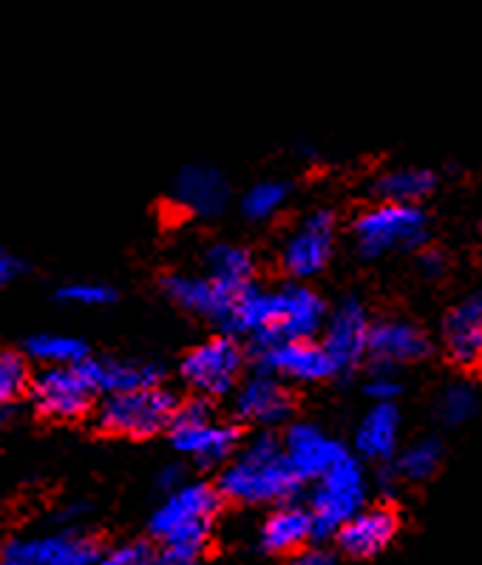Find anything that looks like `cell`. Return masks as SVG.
Returning a JSON list of instances; mask_svg holds the SVG:
<instances>
[{"label":"cell","instance_id":"6da1fadb","mask_svg":"<svg viewBox=\"0 0 482 565\" xmlns=\"http://www.w3.org/2000/svg\"><path fill=\"white\" fill-rule=\"evenodd\" d=\"M218 509L222 492L205 480H191L168 494L148 523L159 540V565H196L207 548Z\"/></svg>","mask_w":482,"mask_h":565},{"label":"cell","instance_id":"7a4b0ae2","mask_svg":"<svg viewBox=\"0 0 482 565\" xmlns=\"http://www.w3.org/2000/svg\"><path fill=\"white\" fill-rule=\"evenodd\" d=\"M301 489V478L292 472L285 440L261 433L247 440L236 458L218 475V492L233 503L281 505Z\"/></svg>","mask_w":482,"mask_h":565},{"label":"cell","instance_id":"3957f363","mask_svg":"<svg viewBox=\"0 0 482 565\" xmlns=\"http://www.w3.org/2000/svg\"><path fill=\"white\" fill-rule=\"evenodd\" d=\"M168 433H171V440L179 452L193 458L205 469H213L218 463L227 466L242 449L238 426L227 424V420H216L213 406L202 395H193V398L179 404Z\"/></svg>","mask_w":482,"mask_h":565},{"label":"cell","instance_id":"277c9868","mask_svg":"<svg viewBox=\"0 0 482 565\" xmlns=\"http://www.w3.org/2000/svg\"><path fill=\"white\" fill-rule=\"evenodd\" d=\"M352 239L361 256L377 259L386 253L424 250L429 225H426V213L417 205L377 202L364 213H357V220L352 222Z\"/></svg>","mask_w":482,"mask_h":565},{"label":"cell","instance_id":"5b68a950","mask_svg":"<svg viewBox=\"0 0 482 565\" xmlns=\"http://www.w3.org/2000/svg\"><path fill=\"white\" fill-rule=\"evenodd\" d=\"M179 401L165 386H146L133 393L103 395L94 409V420L103 433L122 438H151L171 429Z\"/></svg>","mask_w":482,"mask_h":565},{"label":"cell","instance_id":"8992f818","mask_svg":"<svg viewBox=\"0 0 482 565\" xmlns=\"http://www.w3.org/2000/svg\"><path fill=\"white\" fill-rule=\"evenodd\" d=\"M366 509V472L361 460L346 455L335 463L310 494V512L315 520V537H332Z\"/></svg>","mask_w":482,"mask_h":565},{"label":"cell","instance_id":"52a82bcc","mask_svg":"<svg viewBox=\"0 0 482 565\" xmlns=\"http://www.w3.org/2000/svg\"><path fill=\"white\" fill-rule=\"evenodd\" d=\"M245 370V350L233 335H213L202 341L182 359V381L202 398H222L238 390V379Z\"/></svg>","mask_w":482,"mask_h":565},{"label":"cell","instance_id":"ba28073f","mask_svg":"<svg viewBox=\"0 0 482 565\" xmlns=\"http://www.w3.org/2000/svg\"><path fill=\"white\" fill-rule=\"evenodd\" d=\"M97 386L79 366H40L34 373L29 398L32 406L49 420H79L86 418L97 401Z\"/></svg>","mask_w":482,"mask_h":565},{"label":"cell","instance_id":"9c48e42d","mask_svg":"<svg viewBox=\"0 0 482 565\" xmlns=\"http://www.w3.org/2000/svg\"><path fill=\"white\" fill-rule=\"evenodd\" d=\"M335 216L330 211L307 213L304 220L287 231L278 247V265L290 279H315L324 270L335 250Z\"/></svg>","mask_w":482,"mask_h":565},{"label":"cell","instance_id":"30bf717a","mask_svg":"<svg viewBox=\"0 0 482 565\" xmlns=\"http://www.w3.org/2000/svg\"><path fill=\"white\" fill-rule=\"evenodd\" d=\"M99 545L77 525H63L49 534L12 537L3 545L0 565H92Z\"/></svg>","mask_w":482,"mask_h":565},{"label":"cell","instance_id":"8fae6325","mask_svg":"<svg viewBox=\"0 0 482 565\" xmlns=\"http://www.w3.org/2000/svg\"><path fill=\"white\" fill-rule=\"evenodd\" d=\"M253 355H256L258 373L278 375L281 381L315 384V381H326L338 375L324 344H315L312 339L276 341V344L256 347Z\"/></svg>","mask_w":482,"mask_h":565},{"label":"cell","instance_id":"7c38bea8","mask_svg":"<svg viewBox=\"0 0 482 565\" xmlns=\"http://www.w3.org/2000/svg\"><path fill=\"white\" fill-rule=\"evenodd\" d=\"M372 324L366 307L357 299H344L326 316L324 324V350L330 353L338 375L352 373L361 361L369 355Z\"/></svg>","mask_w":482,"mask_h":565},{"label":"cell","instance_id":"4fadbf2b","mask_svg":"<svg viewBox=\"0 0 482 565\" xmlns=\"http://www.w3.org/2000/svg\"><path fill=\"white\" fill-rule=\"evenodd\" d=\"M292 409H296V398H292L290 386L270 373L250 375L233 393V413L247 424L278 426L290 418Z\"/></svg>","mask_w":482,"mask_h":565},{"label":"cell","instance_id":"5bb4252c","mask_svg":"<svg viewBox=\"0 0 482 565\" xmlns=\"http://www.w3.org/2000/svg\"><path fill=\"white\" fill-rule=\"evenodd\" d=\"M281 440H285V452L292 466V472L301 478V483L304 480H321L332 466L341 463L350 455L341 440L326 435L321 426L307 424V420L287 426V433Z\"/></svg>","mask_w":482,"mask_h":565},{"label":"cell","instance_id":"9a60e30c","mask_svg":"<svg viewBox=\"0 0 482 565\" xmlns=\"http://www.w3.org/2000/svg\"><path fill=\"white\" fill-rule=\"evenodd\" d=\"M159 287H162V294L179 310L199 316V319L218 321L222 327H225L227 316L233 310V301H236V296L225 290L218 281H213L207 273L205 276H196V273H165Z\"/></svg>","mask_w":482,"mask_h":565},{"label":"cell","instance_id":"2e32d148","mask_svg":"<svg viewBox=\"0 0 482 565\" xmlns=\"http://www.w3.org/2000/svg\"><path fill=\"white\" fill-rule=\"evenodd\" d=\"M443 350L457 366L482 370V294L457 301L440 324Z\"/></svg>","mask_w":482,"mask_h":565},{"label":"cell","instance_id":"e0dca14e","mask_svg":"<svg viewBox=\"0 0 482 565\" xmlns=\"http://www.w3.org/2000/svg\"><path fill=\"white\" fill-rule=\"evenodd\" d=\"M431 353V341L424 333V327L415 324L409 319H381L372 324L369 339V355L375 366H386V370H397V366L420 361Z\"/></svg>","mask_w":482,"mask_h":565},{"label":"cell","instance_id":"ac0fdd59","mask_svg":"<svg viewBox=\"0 0 482 565\" xmlns=\"http://www.w3.org/2000/svg\"><path fill=\"white\" fill-rule=\"evenodd\" d=\"M171 196L179 207L191 216L213 220L227 207L231 200V185L225 173L213 166H185L173 180Z\"/></svg>","mask_w":482,"mask_h":565},{"label":"cell","instance_id":"d6986e66","mask_svg":"<svg viewBox=\"0 0 482 565\" xmlns=\"http://www.w3.org/2000/svg\"><path fill=\"white\" fill-rule=\"evenodd\" d=\"M400 532V518L392 505H366L364 512H357L350 523L335 534L338 545L346 557L369 559L386 552L392 540Z\"/></svg>","mask_w":482,"mask_h":565},{"label":"cell","instance_id":"ffe728a7","mask_svg":"<svg viewBox=\"0 0 482 565\" xmlns=\"http://www.w3.org/2000/svg\"><path fill=\"white\" fill-rule=\"evenodd\" d=\"M326 316L330 313H326L324 299L307 285L292 281V285L278 287V324L270 344L290 339H312L318 330H324Z\"/></svg>","mask_w":482,"mask_h":565},{"label":"cell","instance_id":"44dd1931","mask_svg":"<svg viewBox=\"0 0 482 565\" xmlns=\"http://www.w3.org/2000/svg\"><path fill=\"white\" fill-rule=\"evenodd\" d=\"M312 537H315V520L310 505L281 503L258 529V548L272 557H285V554L304 552Z\"/></svg>","mask_w":482,"mask_h":565},{"label":"cell","instance_id":"7402d4cb","mask_svg":"<svg viewBox=\"0 0 482 565\" xmlns=\"http://www.w3.org/2000/svg\"><path fill=\"white\" fill-rule=\"evenodd\" d=\"M83 370L94 381L99 395L133 393V390H146V386H159V381H162V366L142 359L103 355V359H88Z\"/></svg>","mask_w":482,"mask_h":565},{"label":"cell","instance_id":"603a6c76","mask_svg":"<svg viewBox=\"0 0 482 565\" xmlns=\"http://www.w3.org/2000/svg\"><path fill=\"white\" fill-rule=\"evenodd\" d=\"M400 440V413L395 404H375L355 429V449L366 460H392Z\"/></svg>","mask_w":482,"mask_h":565},{"label":"cell","instance_id":"cb8c5ba5","mask_svg":"<svg viewBox=\"0 0 482 565\" xmlns=\"http://www.w3.org/2000/svg\"><path fill=\"white\" fill-rule=\"evenodd\" d=\"M205 265L207 276L218 281L225 290H231L233 296L245 294L247 287H253V279H256L253 253L242 245H233V242H216V245L207 247Z\"/></svg>","mask_w":482,"mask_h":565},{"label":"cell","instance_id":"d4e9b609","mask_svg":"<svg viewBox=\"0 0 482 565\" xmlns=\"http://www.w3.org/2000/svg\"><path fill=\"white\" fill-rule=\"evenodd\" d=\"M437 188V177L429 168H392L384 171L375 180L372 191H375L377 202H392V205H417L426 200Z\"/></svg>","mask_w":482,"mask_h":565},{"label":"cell","instance_id":"484cf974","mask_svg":"<svg viewBox=\"0 0 482 565\" xmlns=\"http://www.w3.org/2000/svg\"><path fill=\"white\" fill-rule=\"evenodd\" d=\"M23 350L40 366H79L92 359L86 341L66 333H38L26 341Z\"/></svg>","mask_w":482,"mask_h":565},{"label":"cell","instance_id":"4316f807","mask_svg":"<svg viewBox=\"0 0 482 565\" xmlns=\"http://www.w3.org/2000/svg\"><path fill=\"white\" fill-rule=\"evenodd\" d=\"M440 463H443V444L437 438H420L406 446L404 452L392 460L389 469L397 480L420 483V480H429L440 469Z\"/></svg>","mask_w":482,"mask_h":565},{"label":"cell","instance_id":"83f0119b","mask_svg":"<svg viewBox=\"0 0 482 565\" xmlns=\"http://www.w3.org/2000/svg\"><path fill=\"white\" fill-rule=\"evenodd\" d=\"M290 200V185L281 180H261L242 196V213L247 222H270L285 211Z\"/></svg>","mask_w":482,"mask_h":565},{"label":"cell","instance_id":"f1b7e54d","mask_svg":"<svg viewBox=\"0 0 482 565\" xmlns=\"http://www.w3.org/2000/svg\"><path fill=\"white\" fill-rule=\"evenodd\" d=\"M435 413L446 426L469 424L480 413V393L469 381H451L449 386H443V393L437 395Z\"/></svg>","mask_w":482,"mask_h":565},{"label":"cell","instance_id":"f546056e","mask_svg":"<svg viewBox=\"0 0 482 565\" xmlns=\"http://www.w3.org/2000/svg\"><path fill=\"white\" fill-rule=\"evenodd\" d=\"M32 379L34 375L29 370L26 355H20L18 350H3V355H0V401H3V413H9V406L29 393Z\"/></svg>","mask_w":482,"mask_h":565},{"label":"cell","instance_id":"4dcf8cb0","mask_svg":"<svg viewBox=\"0 0 482 565\" xmlns=\"http://www.w3.org/2000/svg\"><path fill=\"white\" fill-rule=\"evenodd\" d=\"M92 565H159V552H153L151 545L142 543V540H133V543L99 548Z\"/></svg>","mask_w":482,"mask_h":565},{"label":"cell","instance_id":"1f68e13d","mask_svg":"<svg viewBox=\"0 0 482 565\" xmlns=\"http://www.w3.org/2000/svg\"><path fill=\"white\" fill-rule=\"evenodd\" d=\"M57 299L74 307H103L114 301V290L103 281H72V285L60 287Z\"/></svg>","mask_w":482,"mask_h":565},{"label":"cell","instance_id":"d6a6232c","mask_svg":"<svg viewBox=\"0 0 482 565\" xmlns=\"http://www.w3.org/2000/svg\"><path fill=\"white\" fill-rule=\"evenodd\" d=\"M366 395H369L375 404H392V401L400 395V381H397L395 370H386V366H375L372 375L366 379Z\"/></svg>","mask_w":482,"mask_h":565},{"label":"cell","instance_id":"836d02e7","mask_svg":"<svg viewBox=\"0 0 482 565\" xmlns=\"http://www.w3.org/2000/svg\"><path fill=\"white\" fill-rule=\"evenodd\" d=\"M417 267H420V273L429 276V279H440L446 273V267H449V259H446L440 250H435V247H424V250L417 253Z\"/></svg>","mask_w":482,"mask_h":565},{"label":"cell","instance_id":"e575fe53","mask_svg":"<svg viewBox=\"0 0 482 565\" xmlns=\"http://www.w3.org/2000/svg\"><path fill=\"white\" fill-rule=\"evenodd\" d=\"M188 480H185V469L179 463H165L162 469L157 472V486L162 489V492H176V489H182Z\"/></svg>","mask_w":482,"mask_h":565},{"label":"cell","instance_id":"d590c367","mask_svg":"<svg viewBox=\"0 0 482 565\" xmlns=\"http://www.w3.org/2000/svg\"><path fill=\"white\" fill-rule=\"evenodd\" d=\"M23 273H26V262L14 256V253L3 250V256H0V279H3V285H12Z\"/></svg>","mask_w":482,"mask_h":565},{"label":"cell","instance_id":"8d00e7d4","mask_svg":"<svg viewBox=\"0 0 482 565\" xmlns=\"http://www.w3.org/2000/svg\"><path fill=\"white\" fill-rule=\"evenodd\" d=\"M292 565H335V559H332V554L326 548H312V545H307L304 552L292 554Z\"/></svg>","mask_w":482,"mask_h":565},{"label":"cell","instance_id":"74e56055","mask_svg":"<svg viewBox=\"0 0 482 565\" xmlns=\"http://www.w3.org/2000/svg\"><path fill=\"white\" fill-rule=\"evenodd\" d=\"M196 565H199V563H196Z\"/></svg>","mask_w":482,"mask_h":565}]
</instances>
